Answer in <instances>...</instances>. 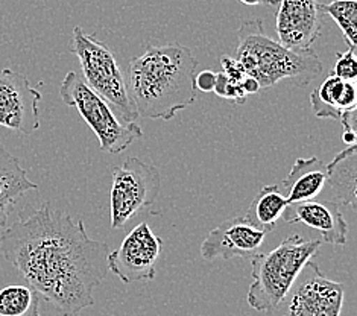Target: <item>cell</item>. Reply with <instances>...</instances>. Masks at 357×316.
Returning a JSON list of instances; mask_svg holds the SVG:
<instances>
[{
	"mask_svg": "<svg viewBox=\"0 0 357 316\" xmlns=\"http://www.w3.org/2000/svg\"><path fill=\"white\" fill-rule=\"evenodd\" d=\"M0 253L61 316L95 304L93 294L108 274V243L49 202L0 234Z\"/></svg>",
	"mask_w": 357,
	"mask_h": 316,
	"instance_id": "obj_1",
	"label": "cell"
},
{
	"mask_svg": "<svg viewBox=\"0 0 357 316\" xmlns=\"http://www.w3.org/2000/svg\"><path fill=\"white\" fill-rule=\"evenodd\" d=\"M198 61L181 45L148 46L130 61L128 91L139 117L171 121L197 99Z\"/></svg>",
	"mask_w": 357,
	"mask_h": 316,
	"instance_id": "obj_2",
	"label": "cell"
},
{
	"mask_svg": "<svg viewBox=\"0 0 357 316\" xmlns=\"http://www.w3.org/2000/svg\"><path fill=\"white\" fill-rule=\"evenodd\" d=\"M236 59L245 73L256 80L261 89L274 87L291 80L296 85H307L322 72L314 50H291L269 37L261 20L245 22L236 32Z\"/></svg>",
	"mask_w": 357,
	"mask_h": 316,
	"instance_id": "obj_3",
	"label": "cell"
},
{
	"mask_svg": "<svg viewBox=\"0 0 357 316\" xmlns=\"http://www.w3.org/2000/svg\"><path fill=\"white\" fill-rule=\"evenodd\" d=\"M321 248V241H305L295 234L284 239L269 253H257L251 257L252 283L246 301L254 310L272 309L294 285L300 271Z\"/></svg>",
	"mask_w": 357,
	"mask_h": 316,
	"instance_id": "obj_4",
	"label": "cell"
},
{
	"mask_svg": "<svg viewBox=\"0 0 357 316\" xmlns=\"http://www.w3.org/2000/svg\"><path fill=\"white\" fill-rule=\"evenodd\" d=\"M72 52L81 64L82 80L112 105L117 117L125 123L137 121L139 114L130 98L128 84L113 50L95 36H89L82 28L76 27L73 29Z\"/></svg>",
	"mask_w": 357,
	"mask_h": 316,
	"instance_id": "obj_5",
	"label": "cell"
},
{
	"mask_svg": "<svg viewBox=\"0 0 357 316\" xmlns=\"http://www.w3.org/2000/svg\"><path fill=\"white\" fill-rule=\"evenodd\" d=\"M59 96L66 105L76 108L84 122L91 128L102 151L121 153L143 135L142 128L135 122H122L112 105L89 87L81 73L69 72L66 75L59 87Z\"/></svg>",
	"mask_w": 357,
	"mask_h": 316,
	"instance_id": "obj_6",
	"label": "cell"
},
{
	"mask_svg": "<svg viewBox=\"0 0 357 316\" xmlns=\"http://www.w3.org/2000/svg\"><path fill=\"white\" fill-rule=\"evenodd\" d=\"M344 296V285L327 278L318 263L309 260L266 316H341Z\"/></svg>",
	"mask_w": 357,
	"mask_h": 316,
	"instance_id": "obj_7",
	"label": "cell"
},
{
	"mask_svg": "<svg viewBox=\"0 0 357 316\" xmlns=\"http://www.w3.org/2000/svg\"><path fill=\"white\" fill-rule=\"evenodd\" d=\"M161 190L160 170L137 157H128L116 166L109 193L112 230L122 228L137 213L149 209Z\"/></svg>",
	"mask_w": 357,
	"mask_h": 316,
	"instance_id": "obj_8",
	"label": "cell"
},
{
	"mask_svg": "<svg viewBox=\"0 0 357 316\" xmlns=\"http://www.w3.org/2000/svg\"><path fill=\"white\" fill-rule=\"evenodd\" d=\"M163 241L152 232L146 222L134 227L121 246L109 251L108 271L125 285L155 278V264L160 259Z\"/></svg>",
	"mask_w": 357,
	"mask_h": 316,
	"instance_id": "obj_9",
	"label": "cell"
},
{
	"mask_svg": "<svg viewBox=\"0 0 357 316\" xmlns=\"http://www.w3.org/2000/svg\"><path fill=\"white\" fill-rule=\"evenodd\" d=\"M41 93L11 69L0 70V126L31 135L40 128Z\"/></svg>",
	"mask_w": 357,
	"mask_h": 316,
	"instance_id": "obj_10",
	"label": "cell"
},
{
	"mask_svg": "<svg viewBox=\"0 0 357 316\" xmlns=\"http://www.w3.org/2000/svg\"><path fill=\"white\" fill-rule=\"evenodd\" d=\"M269 232L246 216L231 218L211 230L201 245L202 259H251L260 251Z\"/></svg>",
	"mask_w": 357,
	"mask_h": 316,
	"instance_id": "obj_11",
	"label": "cell"
},
{
	"mask_svg": "<svg viewBox=\"0 0 357 316\" xmlns=\"http://www.w3.org/2000/svg\"><path fill=\"white\" fill-rule=\"evenodd\" d=\"M318 0H280L275 19L278 43L291 50H309L321 36Z\"/></svg>",
	"mask_w": 357,
	"mask_h": 316,
	"instance_id": "obj_12",
	"label": "cell"
},
{
	"mask_svg": "<svg viewBox=\"0 0 357 316\" xmlns=\"http://www.w3.org/2000/svg\"><path fill=\"white\" fill-rule=\"evenodd\" d=\"M287 224H305L321 233L322 241L330 245L347 243L348 224L337 204L328 201H303L287 204L283 216Z\"/></svg>",
	"mask_w": 357,
	"mask_h": 316,
	"instance_id": "obj_13",
	"label": "cell"
},
{
	"mask_svg": "<svg viewBox=\"0 0 357 316\" xmlns=\"http://www.w3.org/2000/svg\"><path fill=\"white\" fill-rule=\"evenodd\" d=\"M327 183V165L318 157L298 158L278 184L287 204L317 200Z\"/></svg>",
	"mask_w": 357,
	"mask_h": 316,
	"instance_id": "obj_14",
	"label": "cell"
},
{
	"mask_svg": "<svg viewBox=\"0 0 357 316\" xmlns=\"http://www.w3.org/2000/svg\"><path fill=\"white\" fill-rule=\"evenodd\" d=\"M356 144L339 152L327 165V183L321 192V200L356 209Z\"/></svg>",
	"mask_w": 357,
	"mask_h": 316,
	"instance_id": "obj_15",
	"label": "cell"
},
{
	"mask_svg": "<svg viewBox=\"0 0 357 316\" xmlns=\"http://www.w3.org/2000/svg\"><path fill=\"white\" fill-rule=\"evenodd\" d=\"M38 186L28 178V172L3 144H0V227H5L8 218L24 193L37 190Z\"/></svg>",
	"mask_w": 357,
	"mask_h": 316,
	"instance_id": "obj_16",
	"label": "cell"
},
{
	"mask_svg": "<svg viewBox=\"0 0 357 316\" xmlns=\"http://www.w3.org/2000/svg\"><path fill=\"white\" fill-rule=\"evenodd\" d=\"M357 91L351 81H342L330 75L317 90L312 91L310 105L313 113L321 119L341 121L344 113L356 110Z\"/></svg>",
	"mask_w": 357,
	"mask_h": 316,
	"instance_id": "obj_17",
	"label": "cell"
},
{
	"mask_svg": "<svg viewBox=\"0 0 357 316\" xmlns=\"http://www.w3.org/2000/svg\"><path fill=\"white\" fill-rule=\"evenodd\" d=\"M286 207L287 201L280 187L275 184L265 186L251 202L245 216L271 233L275 228L277 220L283 216Z\"/></svg>",
	"mask_w": 357,
	"mask_h": 316,
	"instance_id": "obj_18",
	"label": "cell"
},
{
	"mask_svg": "<svg viewBox=\"0 0 357 316\" xmlns=\"http://www.w3.org/2000/svg\"><path fill=\"white\" fill-rule=\"evenodd\" d=\"M40 298L29 285L0 289V316H40Z\"/></svg>",
	"mask_w": 357,
	"mask_h": 316,
	"instance_id": "obj_19",
	"label": "cell"
},
{
	"mask_svg": "<svg viewBox=\"0 0 357 316\" xmlns=\"http://www.w3.org/2000/svg\"><path fill=\"white\" fill-rule=\"evenodd\" d=\"M321 14H327L342 31L348 47L356 49L357 41V0H333L319 3Z\"/></svg>",
	"mask_w": 357,
	"mask_h": 316,
	"instance_id": "obj_20",
	"label": "cell"
},
{
	"mask_svg": "<svg viewBox=\"0 0 357 316\" xmlns=\"http://www.w3.org/2000/svg\"><path fill=\"white\" fill-rule=\"evenodd\" d=\"M330 75H335L336 78L342 81L354 82V80L357 78V59L354 49L348 47L345 52L336 55V63Z\"/></svg>",
	"mask_w": 357,
	"mask_h": 316,
	"instance_id": "obj_21",
	"label": "cell"
},
{
	"mask_svg": "<svg viewBox=\"0 0 357 316\" xmlns=\"http://www.w3.org/2000/svg\"><path fill=\"white\" fill-rule=\"evenodd\" d=\"M213 91L219 98L233 100L234 104H245L246 98H248L246 96V93L243 91L242 85L233 84L222 72L216 73V84H215Z\"/></svg>",
	"mask_w": 357,
	"mask_h": 316,
	"instance_id": "obj_22",
	"label": "cell"
},
{
	"mask_svg": "<svg viewBox=\"0 0 357 316\" xmlns=\"http://www.w3.org/2000/svg\"><path fill=\"white\" fill-rule=\"evenodd\" d=\"M220 64H222V73L227 76V78L231 81L233 84H241L246 76L243 67L241 66V63L237 61L236 58L222 55L220 57Z\"/></svg>",
	"mask_w": 357,
	"mask_h": 316,
	"instance_id": "obj_23",
	"label": "cell"
},
{
	"mask_svg": "<svg viewBox=\"0 0 357 316\" xmlns=\"http://www.w3.org/2000/svg\"><path fill=\"white\" fill-rule=\"evenodd\" d=\"M215 84H216V72L204 70L201 73H197V76H195V87H197V90H201L204 93L213 91Z\"/></svg>",
	"mask_w": 357,
	"mask_h": 316,
	"instance_id": "obj_24",
	"label": "cell"
},
{
	"mask_svg": "<svg viewBox=\"0 0 357 316\" xmlns=\"http://www.w3.org/2000/svg\"><path fill=\"white\" fill-rule=\"evenodd\" d=\"M242 89L246 93V96H248V95H254V93H257L260 90V85L256 80L246 75L242 81Z\"/></svg>",
	"mask_w": 357,
	"mask_h": 316,
	"instance_id": "obj_25",
	"label": "cell"
},
{
	"mask_svg": "<svg viewBox=\"0 0 357 316\" xmlns=\"http://www.w3.org/2000/svg\"><path fill=\"white\" fill-rule=\"evenodd\" d=\"M241 3L248 5V6H257V5H263L261 0H239Z\"/></svg>",
	"mask_w": 357,
	"mask_h": 316,
	"instance_id": "obj_26",
	"label": "cell"
},
{
	"mask_svg": "<svg viewBox=\"0 0 357 316\" xmlns=\"http://www.w3.org/2000/svg\"><path fill=\"white\" fill-rule=\"evenodd\" d=\"M263 5H278L280 0H261Z\"/></svg>",
	"mask_w": 357,
	"mask_h": 316,
	"instance_id": "obj_27",
	"label": "cell"
}]
</instances>
